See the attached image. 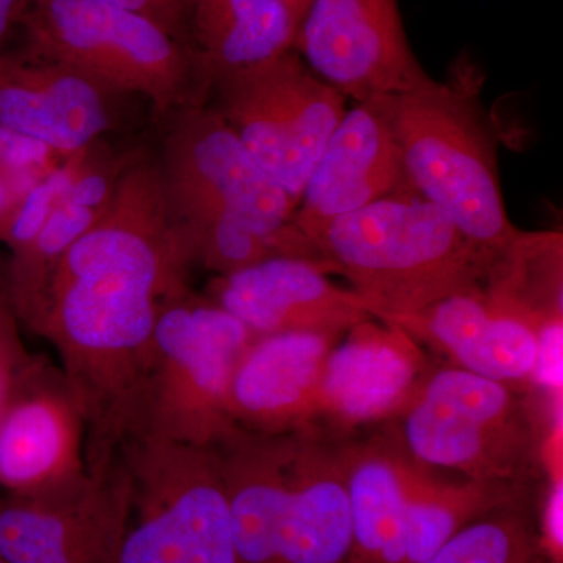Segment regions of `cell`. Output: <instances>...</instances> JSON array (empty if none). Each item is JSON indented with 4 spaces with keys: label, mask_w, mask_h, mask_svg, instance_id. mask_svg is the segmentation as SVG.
Here are the masks:
<instances>
[{
    "label": "cell",
    "mask_w": 563,
    "mask_h": 563,
    "mask_svg": "<svg viewBox=\"0 0 563 563\" xmlns=\"http://www.w3.org/2000/svg\"><path fill=\"white\" fill-rule=\"evenodd\" d=\"M191 266L161 169L136 166L18 318L57 351L87 422L88 466L113 461L133 439L155 325L166 306L190 292Z\"/></svg>",
    "instance_id": "6da1fadb"
},
{
    "label": "cell",
    "mask_w": 563,
    "mask_h": 563,
    "mask_svg": "<svg viewBox=\"0 0 563 563\" xmlns=\"http://www.w3.org/2000/svg\"><path fill=\"white\" fill-rule=\"evenodd\" d=\"M161 169L166 209L192 266L221 276L288 255L321 266L292 225L296 203L214 109L181 110Z\"/></svg>",
    "instance_id": "7a4b0ae2"
},
{
    "label": "cell",
    "mask_w": 563,
    "mask_h": 563,
    "mask_svg": "<svg viewBox=\"0 0 563 563\" xmlns=\"http://www.w3.org/2000/svg\"><path fill=\"white\" fill-rule=\"evenodd\" d=\"M388 426L407 455L429 468L540 487L562 435V398L437 366L413 406Z\"/></svg>",
    "instance_id": "3957f363"
},
{
    "label": "cell",
    "mask_w": 563,
    "mask_h": 563,
    "mask_svg": "<svg viewBox=\"0 0 563 563\" xmlns=\"http://www.w3.org/2000/svg\"><path fill=\"white\" fill-rule=\"evenodd\" d=\"M313 246L376 320L483 288L493 257L422 198H393L329 221Z\"/></svg>",
    "instance_id": "277c9868"
},
{
    "label": "cell",
    "mask_w": 563,
    "mask_h": 563,
    "mask_svg": "<svg viewBox=\"0 0 563 563\" xmlns=\"http://www.w3.org/2000/svg\"><path fill=\"white\" fill-rule=\"evenodd\" d=\"M384 101L418 196L446 210L493 258L501 254L520 231L504 206L496 140L476 96L433 80Z\"/></svg>",
    "instance_id": "5b68a950"
},
{
    "label": "cell",
    "mask_w": 563,
    "mask_h": 563,
    "mask_svg": "<svg viewBox=\"0 0 563 563\" xmlns=\"http://www.w3.org/2000/svg\"><path fill=\"white\" fill-rule=\"evenodd\" d=\"M21 24L29 54L60 63L113 95L143 96L161 113L202 106L211 90L190 47L106 0H32Z\"/></svg>",
    "instance_id": "8992f818"
},
{
    "label": "cell",
    "mask_w": 563,
    "mask_h": 563,
    "mask_svg": "<svg viewBox=\"0 0 563 563\" xmlns=\"http://www.w3.org/2000/svg\"><path fill=\"white\" fill-rule=\"evenodd\" d=\"M255 335L213 301L188 292L166 306L136 401L135 437L209 448L229 426L233 374Z\"/></svg>",
    "instance_id": "52a82bcc"
},
{
    "label": "cell",
    "mask_w": 563,
    "mask_h": 563,
    "mask_svg": "<svg viewBox=\"0 0 563 563\" xmlns=\"http://www.w3.org/2000/svg\"><path fill=\"white\" fill-rule=\"evenodd\" d=\"M122 459L129 510L117 563H236L224 488L207 448L135 437Z\"/></svg>",
    "instance_id": "ba28073f"
},
{
    "label": "cell",
    "mask_w": 563,
    "mask_h": 563,
    "mask_svg": "<svg viewBox=\"0 0 563 563\" xmlns=\"http://www.w3.org/2000/svg\"><path fill=\"white\" fill-rule=\"evenodd\" d=\"M213 107L263 172L296 207L347 99L309 69L295 49L218 77Z\"/></svg>",
    "instance_id": "9c48e42d"
},
{
    "label": "cell",
    "mask_w": 563,
    "mask_h": 563,
    "mask_svg": "<svg viewBox=\"0 0 563 563\" xmlns=\"http://www.w3.org/2000/svg\"><path fill=\"white\" fill-rule=\"evenodd\" d=\"M292 49L322 81L357 102L433 81L413 54L398 0H312Z\"/></svg>",
    "instance_id": "30bf717a"
},
{
    "label": "cell",
    "mask_w": 563,
    "mask_h": 563,
    "mask_svg": "<svg viewBox=\"0 0 563 563\" xmlns=\"http://www.w3.org/2000/svg\"><path fill=\"white\" fill-rule=\"evenodd\" d=\"M88 473L87 422L60 365L31 354L0 417V495L41 498Z\"/></svg>",
    "instance_id": "8fae6325"
},
{
    "label": "cell",
    "mask_w": 563,
    "mask_h": 563,
    "mask_svg": "<svg viewBox=\"0 0 563 563\" xmlns=\"http://www.w3.org/2000/svg\"><path fill=\"white\" fill-rule=\"evenodd\" d=\"M129 510L122 453L66 490L41 498L0 495L3 563H117Z\"/></svg>",
    "instance_id": "7c38bea8"
},
{
    "label": "cell",
    "mask_w": 563,
    "mask_h": 563,
    "mask_svg": "<svg viewBox=\"0 0 563 563\" xmlns=\"http://www.w3.org/2000/svg\"><path fill=\"white\" fill-rule=\"evenodd\" d=\"M426 351L399 325L355 324L325 361L310 429L350 435L398 421L437 368Z\"/></svg>",
    "instance_id": "4fadbf2b"
},
{
    "label": "cell",
    "mask_w": 563,
    "mask_h": 563,
    "mask_svg": "<svg viewBox=\"0 0 563 563\" xmlns=\"http://www.w3.org/2000/svg\"><path fill=\"white\" fill-rule=\"evenodd\" d=\"M393 198L420 196L404 166L383 96L346 111L307 180L291 222L313 244L329 221Z\"/></svg>",
    "instance_id": "5bb4252c"
},
{
    "label": "cell",
    "mask_w": 563,
    "mask_h": 563,
    "mask_svg": "<svg viewBox=\"0 0 563 563\" xmlns=\"http://www.w3.org/2000/svg\"><path fill=\"white\" fill-rule=\"evenodd\" d=\"M211 298L239 318L255 336L285 332H318L343 336L373 318L361 296L343 290L328 273L306 258H266L210 284Z\"/></svg>",
    "instance_id": "9a60e30c"
},
{
    "label": "cell",
    "mask_w": 563,
    "mask_h": 563,
    "mask_svg": "<svg viewBox=\"0 0 563 563\" xmlns=\"http://www.w3.org/2000/svg\"><path fill=\"white\" fill-rule=\"evenodd\" d=\"M340 339L318 332L255 336L232 377V424L268 435L312 428L325 361Z\"/></svg>",
    "instance_id": "2e32d148"
},
{
    "label": "cell",
    "mask_w": 563,
    "mask_h": 563,
    "mask_svg": "<svg viewBox=\"0 0 563 563\" xmlns=\"http://www.w3.org/2000/svg\"><path fill=\"white\" fill-rule=\"evenodd\" d=\"M110 96L60 63L0 57V128L49 151H84L111 125Z\"/></svg>",
    "instance_id": "e0dca14e"
},
{
    "label": "cell",
    "mask_w": 563,
    "mask_h": 563,
    "mask_svg": "<svg viewBox=\"0 0 563 563\" xmlns=\"http://www.w3.org/2000/svg\"><path fill=\"white\" fill-rule=\"evenodd\" d=\"M346 437L322 429L292 433L279 563H350Z\"/></svg>",
    "instance_id": "ac0fdd59"
},
{
    "label": "cell",
    "mask_w": 563,
    "mask_h": 563,
    "mask_svg": "<svg viewBox=\"0 0 563 563\" xmlns=\"http://www.w3.org/2000/svg\"><path fill=\"white\" fill-rule=\"evenodd\" d=\"M384 322L399 325L424 350L443 355L455 368L498 383L533 385L537 333L496 309L484 287Z\"/></svg>",
    "instance_id": "d6986e66"
},
{
    "label": "cell",
    "mask_w": 563,
    "mask_h": 563,
    "mask_svg": "<svg viewBox=\"0 0 563 563\" xmlns=\"http://www.w3.org/2000/svg\"><path fill=\"white\" fill-rule=\"evenodd\" d=\"M292 433L268 435L229 426L210 444L229 515L236 563H279Z\"/></svg>",
    "instance_id": "ffe728a7"
},
{
    "label": "cell",
    "mask_w": 563,
    "mask_h": 563,
    "mask_svg": "<svg viewBox=\"0 0 563 563\" xmlns=\"http://www.w3.org/2000/svg\"><path fill=\"white\" fill-rule=\"evenodd\" d=\"M402 454L388 424L346 437L350 563H398L407 506Z\"/></svg>",
    "instance_id": "44dd1931"
},
{
    "label": "cell",
    "mask_w": 563,
    "mask_h": 563,
    "mask_svg": "<svg viewBox=\"0 0 563 563\" xmlns=\"http://www.w3.org/2000/svg\"><path fill=\"white\" fill-rule=\"evenodd\" d=\"M298 27L285 0H187L185 10L192 54L211 84L291 51Z\"/></svg>",
    "instance_id": "7402d4cb"
},
{
    "label": "cell",
    "mask_w": 563,
    "mask_h": 563,
    "mask_svg": "<svg viewBox=\"0 0 563 563\" xmlns=\"http://www.w3.org/2000/svg\"><path fill=\"white\" fill-rule=\"evenodd\" d=\"M402 474L407 506L398 563L424 561L481 515L542 487L437 476L435 470L415 462L406 451Z\"/></svg>",
    "instance_id": "603a6c76"
},
{
    "label": "cell",
    "mask_w": 563,
    "mask_h": 563,
    "mask_svg": "<svg viewBox=\"0 0 563 563\" xmlns=\"http://www.w3.org/2000/svg\"><path fill=\"white\" fill-rule=\"evenodd\" d=\"M484 291L501 312L539 332L563 320V236L561 232H518L496 255Z\"/></svg>",
    "instance_id": "cb8c5ba5"
},
{
    "label": "cell",
    "mask_w": 563,
    "mask_h": 563,
    "mask_svg": "<svg viewBox=\"0 0 563 563\" xmlns=\"http://www.w3.org/2000/svg\"><path fill=\"white\" fill-rule=\"evenodd\" d=\"M542 487L481 515L420 563H554L537 523Z\"/></svg>",
    "instance_id": "d4e9b609"
},
{
    "label": "cell",
    "mask_w": 563,
    "mask_h": 563,
    "mask_svg": "<svg viewBox=\"0 0 563 563\" xmlns=\"http://www.w3.org/2000/svg\"><path fill=\"white\" fill-rule=\"evenodd\" d=\"M99 209L60 199L31 242L13 251L10 268L11 312L20 318L46 284L66 250L90 229Z\"/></svg>",
    "instance_id": "484cf974"
},
{
    "label": "cell",
    "mask_w": 563,
    "mask_h": 563,
    "mask_svg": "<svg viewBox=\"0 0 563 563\" xmlns=\"http://www.w3.org/2000/svg\"><path fill=\"white\" fill-rule=\"evenodd\" d=\"M73 176V169H63L40 180L25 192L3 236V242L9 243L11 251L20 250L36 235L41 225L49 218L52 210L60 202Z\"/></svg>",
    "instance_id": "4316f807"
},
{
    "label": "cell",
    "mask_w": 563,
    "mask_h": 563,
    "mask_svg": "<svg viewBox=\"0 0 563 563\" xmlns=\"http://www.w3.org/2000/svg\"><path fill=\"white\" fill-rule=\"evenodd\" d=\"M537 523L544 551L554 563H563V477L553 473L543 484L537 506Z\"/></svg>",
    "instance_id": "83f0119b"
},
{
    "label": "cell",
    "mask_w": 563,
    "mask_h": 563,
    "mask_svg": "<svg viewBox=\"0 0 563 563\" xmlns=\"http://www.w3.org/2000/svg\"><path fill=\"white\" fill-rule=\"evenodd\" d=\"M31 357L22 343L16 317L0 302V417L16 383L18 374Z\"/></svg>",
    "instance_id": "f1b7e54d"
},
{
    "label": "cell",
    "mask_w": 563,
    "mask_h": 563,
    "mask_svg": "<svg viewBox=\"0 0 563 563\" xmlns=\"http://www.w3.org/2000/svg\"><path fill=\"white\" fill-rule=\"evenodd\" d=\"M562 343L563 320L550 322L537 332L539 351L532 384L554 398H562Z\"/></svg>",
    "instance_id": "f546056e"
},
{
    "label": "cell",
    "mask_w": 563,
    "mask_h": 563,
    "mask_svg": "<svg viewBox=\"0 0 563 563\" xmlns=\"http://www.w3.org/2000/svg\"><path fill=\"white\" fill-rule=\"evenodd\" d=\"M106 2L147 18L165 29L174 38L179 40L180 33L185 38L187 0H106Z\"/></svg>",
    "instance_id": "4dcf8cb0"
},
{
    "label": "cell",
    "mask_w": 563,
    "mask_h": 563,
    "mask_svg": "<svg viewBox=\"0 0 563 563\" xmlns=\"http://www.w3.org/2000/svg\"><path fill=\"white\" fill-rule=\"evenodd\" d=\"M32 0H0V44L11 29L20 24Z\"/></svg>",
    "instance_id": "1f68e13d"
},
{
    "label": "cell",
    "mask_w": 563,
    "mask_h": 563,
    "mask_svg": "<svg viewBox=\"0 0 563 563\" xmlns=\"http://www.w3.org/2000/svg\"><path fill=\"white\" fill-rule=\"evenodd\" d=\"M285 3H287L288 7H290L292 14H295L296 16V20H298L299 24H301L303 14H306V11L307 9H309V5L310 3H312V0H285Z\"/></svg>",
    "instance_id": "d6a6232c"
},
{
    "label": "cell",
    "mask_w": 563,
    "mask_h": 563,
    "mask_svg": "<svg viewBox=\"0 0 563 563\" xmlns=\"http://www.w3.org/2000/svg\"><path fill=\"white\" fill-rule=\"evenodd\" d=\"M0 563H3V562H2V559H0Z\"/></svg>",
    "instance_id": "836d02e7"
}]
</instances>
